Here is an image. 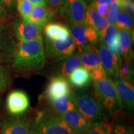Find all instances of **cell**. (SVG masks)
I'll return each mask as SVG.
<instances>
[{
  "mask_svg": "<svg viewBox=\"0 0 134 134\" xmlns=\"http://www.w3.org/2000/svg\"><path fill=\"white\" fill-rule=\"evenodd\" d=\"M12 62L13 68L20 73H31L42 69L46 63L42 36L20 42Z\"/></svg>",
  "mask_w": 134,
  "mask_h": 134,
  "instance_id": "6da1fadb",
  "label": "cell"
},
{
  "mask_svg": "<svg viewBox=\"0 0 134 134\" xmlns=\"http://www.w3.org/2000/svg\"><path fill=\"white\" fill-rule=\"evenodd\" d=\"M30 134H78L63 120L58 113L51 109L37 113L32 120Z\"/></svg>",
  "mask_w": 134,
  "mask_h": 134,
  "instance_id": "7a4b0ae2",
  "label": "cell"
},
{
  "mask_svg": "<svg viewBox=\"0 0 134 134\" xmlns=\"http://www.w3.org/2000/svg\"><path fill=\"white\" fill-rule=\"evenodd\" d=\"M76 109L91 123L104 122L105 113L93 88H86L73 92Z\"/></svg>",
  "mask_w": 134,
  "mask_h": 134,
  "instance_id": "3957f363",
  "label": "cell"
},
{
  "mask_svg": "<svg viewBox=\"0 0 134 134\" xmlns=\"http://www.w3.org/2000/svg\"><path fill=\"white\" fill-rule=\"evenodd\" d=\"M93 89L103 106L104 113L116 116L122 109V105L111 78L105 77L94 81Z\"/></svg>",
  "mask_w": 134,
  "mask_h": 134,
  "instance_id": "277c9868",
  "label": "cell"
},
{
  "mask_svg": "<svg viewBox=\"0 0 134 134\" xmlns=\"http://www.w3.org/2000/svg\"><path fill=\"white\" fill-rule=\"evenodd\" d=\"M45 53L50 61L60 62L74 52L76 44L72 37H68L65 41H51L45 38Z\"/></svg>",
  "mask_w": 134,
  "mask_h": 134,
  "instance_id": "5b68a950",
  "label": "cell"
},
{
  "mask_svg": "<svg viewBox=\"0 0 134 134\" xmlns=\"http://www.w3.org/2000/svg\"><path fill=\"white\" fill-rule=\"evenodd\" d=\"M97 48L102 66L107 74L114 78L119 76V70L122 63L120 53H113L108 47L101 42L99 43Z\"/></svg>",
  "mask_w": 134,
  "mask_h": 134,
  "instance_id": "8992f818",
  "label": "cell"
},
{
  "mask_svg": "<svg viewBox=\"0 0 134 134\" xmlns=\"http://www.w3.org/2000/svg\"><path fill=\"white\" fill-rule=\"evenodd\" d=\"M44 26L34 22L18 19L13 23V31L20 42H26L42 35V31Z\"/></svg>",
  "mask_w": 134,
  "mask_h": 134,
  "instance_id": "52a82bcc",
  "label": "cell"
},
{
  "mask_svg": "<svg viewBox=\"0 0 134 134\" xmlns=\"http://www.w3.org/2000/svg\"><path fill=\"white\" fill-rule=\"evenodd\" d=\"M87 9L88 6L84 0H65L62 12L73 24L85 25Z\"/></svg>",
  "mask_w": 134,
  "mask_h": 134,
  "instance_id": "ba28073f",
  "label": "cell"
},
{
  "mask_svg": "<svg viewBox=\"0 0 134 134\" xmlns=\"http://www.w3.org/2000/svg\"><path fill=\"white\" fill-rule=\"evenodd\" d=\"M32 120L27 117L14 115L1 122L0 134H30Z\"/></svg>",
  "mask_w": 134,
  "mask_h": 134,
  "instance_id": "9c48e42d",
  "label": "cell"
},
{
  "mask_svg": "<svg viewBox=\"0 0 134 134\" xmlns=\"http://www.w3.org/2000/svg\"><path fill=\"white\" fill-rule=\"evenodd\" d=\"M18 43L11 34L0 26V64H8L11 62L16 52Z\"/></svg>",
  "mask_w": 134,
  "mask_h": 134,
  "instance_id": "30bf717a",
  "label": "cell"
},
{
  "mask_svg": "<svg viewBox=\"0 0 134 134\" xmlns=\"http://www.w3.org/2000/svg\"><path fill=\"white\" fill-rule=\"evenodd\" d=\"M117 95L121 101L122 108L129 111L134 108V88L133 83L120 77L113 80Z\"/></svg>",
  "mask_w": 134,
  "mask_h": 134,
  "instance_id": "8fae6325",
  "label": "cell"
},
{
  "mask_svg": "<svg viewBox=\"0 0 134 134\" xmlns=\"http://www.w3.org/2000/svg\"><path fill=\"white\" fill-rule=\"evenodd\" d=\"M30 105L29 98L24 91L14 90L6 98V108L13 115H21L27 110Z\"/></svg>",
  "mask_w": 134,
  "mask_h": 134,
  "instance_id": "7c38bea8",
  "label": "cell"
},
{
  "mask_svg": "<svg viewBox=\"0 0 134 134\" xmlns=\"http://www.w3.org/2000/svg\"><path fill=\"white\" fill-rule=\"evenodd\" d=\"M71 92L67 78L58 75L50 81L43 98L46 99H51L63 95L69 94Z\"/></svg>",
  "mask_w": 134,
  "mask_h": 134,
  "instance_id": "4fadbf2b",
  "label": "cell"
},
{
  "mask_svg": "<svg viewBox=\"0 0 134 134\" xmlns=\"http://www.w3.org/2000/svg\"><path fill=\"white\" fill-rule=\"evenodd\" d=\"M68 125L76 132L81 134L91 124L77 109L69 110L63 113L58 114Z\"/></svg>",
  "mask_w": 134,
  "mask_h": 134,
  "instance_id": "5bb4252c",
  "label": "cell"
},
{
  "mask_svg": "<svg viewBox=\"0 0 134 134\" xmlns=\"http://www.w3.org/2000/svg\"><path fill=\"white\" fill-rule=\"evenodd\" d=\"M46 100L50 107V109L58 114L76 109V102L73 91L69 94L63 95L51 99Z\"/></svg>",
  "mask_w": 134,
  "mask_h": 134,
  "instance_id": "9a60e30c",
  "label": "cell"
},
{
  "mask_svg": "<svg viewBox=\"0 0 134 134\" xmlns=\"http://www.w3.org/2000/svg\"><path fill=\"white\" fill-rule=\"evenodd\" d=\"M80 59L82 65L88 71L101 66L100 57L96 45L87 46L80 52Z\"/></svg>",
  "mask_w": 134,
  "mask_h": 134,
  "instance_id": "2e32d148",
  "label": "cell"
},
{
  "mask_svg": "<svg viewBox=\"0 0 134 134\" xmlns=\"http://www.w3.org/2000/svg\"><path fill=\"white\" fill-rule=\"evenodd\" d=\"M85 25L94 28L99 32L108 26L106 18L100 15L96 8L94 3H92L88 7L85 19Z\"/></svg>",
  "mask_w": 134,
  "mask_h": 134,
  "instance_id": "e0dca14e",
  "label": "cell"
},
{
  "mask_svg": "<svg viewBox=\"0 0 134 134\" xmlns=\"http://www.w3.org/2000/svg\"><path fill=\"white\" fill-rule=\"evenodd\" d=\"M81 66L80 52H78L61 61L58 66L57 73L59 76L66 78H69L75 70L81 68Z\"/></svg>",
  "mask_w": 134,
  "mask_h": 134,
  "instance_id": "ac0fdd59",
  "label": "cell"
},
{
  "mask_svg": "<svg viewBox=\"0 0 134 134\" xmlns=\"http://www.w3.org/2000/svg\"><path fill=\"white\" fill-rule=\"evenodd\" d=\"M44 34L46 38L51 41H65L70 35L68 27L55 23L45 25Z\"/></svg>",
  "mask_w": 134,
  "mask_h": 134,
  "instance_id": "d6986e66",
  "label": "cell"
},
{
  "mask_svg": "<svg viewBox=\"0 0 134 134\" xmlns=\"http://www.w3.org/2000/svg\"><path fill=\"white\" fill-rule=\"evenodd\" d=\"M68 82L73 88L78 90L88 88L92 82L90 72L85 68H79L70 75Z\"/></svg>",
  "mask_w": 134,
  "mask_h": 134,
  "instance_id": "ffe728a7",
  "label": "cell"
},
{
  "mask_svg": "<svg viewBox=\"0 0 134 134\" xmlns=\"http://www.w3.org/2000/svg\"><path fill=\"white\" fill-rule=\"evenodd\" d=\"M132 37L133 31L122 29L119 32L120 53L124 60H132L133 58V52L132 46Z\"/></svg>",
  "mask_w": 134,
  "mask_h": 134,
  "instance_id": "44dd1931",
  "label": "cell"
},
{
  "mask_svg": "<svg viewBox=\"0 0 134 134\" xmlns=\"http://www.w3.org/2000/svg\"><path fill=\"white\" fill-rule=\"evenodd\" d=\"M53 12L50 8L42 5H37L33 7L29 17L26 21H31L45 26L52 19Z\"/></svg>",
  "mask_w": 134,
  "mask_h": 134,
  "instance_id": "7402d4cb",
  "label": "cell"
},
{
  "mask_svg": "<svg viewBox=\"0 0 134 134\" xmlns=\"http://www.w3.org/2000/svg\"><path fill=\"white\" fill-rule=\"evenodd\" d=\"M85 27V25L73 24L70 29V33L74 40L75 44L78 47L79 52L87 46H90L87 41Z\"/></svg>",
  "mask_w": 134,
  "mask_h": 134,
  "instance_id": "603a6c76",
  "label": "cell"
},
{
  "mask_svg": "<svg viewBox=\"0 0 134 134\" xmlns=\"http://www.w3.org/2000/svg\"><path fill=\"white\" fill-rule=\"evenodd\" d=\"M99 40L109 48L119 41V29L115 24L108 25L105 29L99 32Z\"/></svg>",
  "mask_w": 134,
  "mask_h": 134,
  "instance_id": "cb8c5ba5",
  "label": "cell"
},
{
  "mask_svg": "<svg viewBox=\"0 0 134 134\" xmlns=\"http://www.w3.org/2000/svg\"><path fill=\"white\" fill-rule=\"evenodd\" d=\"M115 26L119 29H126L133 31V15L127 11H119L115 20Z\"/></svg>",
  "mask_w": 134,
  "mask_h": 134,
  "instance_id": "d4e9b609",
  "label": "cell"
},
{
  "mask_svg": "<svg viewBox=\"0 0 134 134\" xmlns=\"http://www.w3.org/2000/svg\"><path fill=\"white\" fill-rule=\"evenodd\" d=\"M112 131V125L105 122L93 123L81 134H109Z\"/></svg>",
  "mask_w": 134,
  "mask_h": 134,
  "instance_id": "484cf974",
  "label": "cell"
},
{
  "mask_svg": "<svg viewBox=\"0 0 134 134\" xmlns=\"http://www.w3.org/2000/svg\"><path fill=\"white\" fill-rule=\"evenodd\" d=\"M133 64L132 60H125L122 62L119 70V75L122 79L133 83Z\"/></svg>",
  "mask_w": 134,
  "mask_h": 134,
  "instance_id": "4316f807",
  "label": "cell"
},
{
  "mask_svg": "<svg viewBox=\"0 0 134 134\" xmlns=\"http://www.w3.org/2000/svg\"><path fill=\"white\" fill-rule=\"evenodd\" d=\"M12 83V75L8 67L0 64V92L4 91Z\"/></svg>",
  "mask_w": 134,
  "mask_h": 134,
  "instance_id": "83f0119b",
  "label": "cell"
},
{
  "mask_svg": "<svg viewBox=\"0 0 134 134\" xmlns=\"http://www.w3.org/2000/svg\"><path fill=\"white\" fill-rule=\"evenodd\" d=\"M17 8L22 19L26 21L29 17L34 5L28 0H16Z\"/></svg>",
  "mask_w": 134,
  "mask_h": 134,
  "instance_id": "f1b7e54d",
  "label": "cell"
},
{
  "mask_svg": "<svg viewBox=\"0 0 134 134\" xmlns=\"http://www.w3.org/2000/svg\"><path fill=\"white\" fill-rule=\"evenodd\" d=\"M112 130L114 134H134L133 127L124 122H115L112 127Z\"/></svg>",
  "mask_w": 134,
  "mask_h": 134,
  "instance_id": "f546056e",
  "label": "cell"
},
{
  "mask_svg": "<svg viewBox=\"0 0 134 134\" xmlns=\"http://www.w3.org/2000/svg\"><path fill=\"white\" fill-rule=\"evenodd\" d=\"M109 11V14L108 15V23L109 25L115 24V20H116V18L118 15L119 13L120 7L119 4L117 3H114L111 5H110Z\"/></svg>",
  "mask_w": 134,
  "mask_h": 134,
  "instance_id": "4dcf8cb0",
  "label": "cell"
},
{
  "mask_svg": "<svg viewBox=\"0 0 134 134\" xmlns=\"http://www.w3.org/2000/svg\"><path fill=\"white\" fill-rule=\"evenodd\" d=\"M90 72L92 80H93L94 81L107 77V73L103 68V66L94 68V69L90 71Z\"/></svg>",
  "mask_w": 134,
  "mask_h": 134,
  "instance_id": "1f68e13d",
  "label": "cell"
},
{
  "mask_svg": "<svg viewBox=\"0 0 134 134\" xmlns=\"http://www.w3.org/2000/svg\"><path fill=\"white\" fill-rule=\"evenodd\" d=\"M121 11H127L133 15V2L132 0H119V1Z\"/></svg>",
  "mask_w": 134,
  "mask_h": 134,
  "instance_id": "d6a6232c",
  "label": "cell"
},
{
  "mask_svg": "<svg viewBox=\"0 0 134 134\" xmlns=\"http://www.w3.org/2000/svg\"><path fill=\"white\" fill-rule=\"evenodd\" d=\"M96 8L97 11L99 13L100 15L106 18L109 14V11L110 5L103 4H97L96 5Z\"/></svg>",
  "mask_w": 134,
  "mask_h": 134,
  "instance_id": "836d02e7",
  "label": "cell"
},
{
  "mask_svg": "<svg viewBox=\"0 0 134 134\" xmlns=\"http://www.w3.org/2000/svg\"><path fill=\"white\" fill-rule=\"evenodd\" d=\"M16 3V0H0V3L5 9H11Z\"/></svg>",
  "mask_w": 134,
  "mask_h": 134,
  "instance_id": "e575fe53",
  "label": "cell"
},
{
  "mask_svg": "<svg viewBox=\"0 0 134 134\" xmlns=\"http://www.w3.org/2000/svg\"><path fill=\"white\" fill-rule=\"evenodd\" d=\"M52 6L54 8H59L62 6L65 0H47Z\"/></svg>",
  "mask_w": 134,
  "mask_h": 134,
  "instance_id": "d590c367",
  "label": "cell"
},
{
  "mask_svg": "<svg viewBox=\"0 0 134 134\" xmlns=\"http://www.w3.org/2000/svg\"><path fill=\"white\" fill-rule=\"evenodd\" d=\"M119 0H96L94 3L95 5L103 4L111 5L114 3H119Z\"/></svg>",
  "mask_w": 134,
  "mask_h": 134,
  "instance_id": "8d00e7d4",
  "label": "cell"
},
{
  "mask_svg": "<svg viewBox=\"0 0 134 134\" xmlns=\"http://www.w3.org/2000/svg\"><path fill=\"white\" fill-rule=\"evenodd\" d=\"M7 17L6 9L0 3V23H3Z\"/></svg>",
  "mask_w": 134,
  "mask_h": 134,
  "instance_id": "74e56055",
  "label": "cell"
},
{
  "mask_svg": "<svg viewBox=\"0 0 134 134\" xmlns=\"http://www.w3.org/2000/svg\"><path fill=\"white\" fill-rule=\"evenodd\" d=\"M34 6L37 5H42V6H46L47 4V0H28Z\"/></svg>",
  "mask_w": 134,
  "mask_h": 134,
  "instance_id": "f35d334b",
  "label": "cell"
},
{
  "mask_svg": "<svg viewBox=\"0 0 134 134\" xmlns=\"http://www.w3.org/2000/svg\"><path fill=\"white\" fill-rule=\"evenodd\" d=\"M1 122L0 121V129H1Z\"/></svg>",
  "mask_w": 134,
  "mask_h": 134,
  "instance_id": "ab89813d",
  "label": "cell"
},
{
  "mask_svg": "<svg viewBox=\"0 0 134 134\" xmlns=\"http://www.w3.org/2000/svg\"><path fill=\"white\" fill-rule=\"evenodd\" d=\"M109 134H114V133H113V130H112V131L110 132V133Z\"/></svg>",
  "mask_w": 134,
  "mask_h": 134,
  "instance_id": "60d3db41",
  "label": "cell"
},
{
  "mask_svg": "<svg viewBox=\"0 0 134 134\" xmlns=\"http://www.w3.org/2000/svg\"><path fill=\"white\" fill-rule=\"evenodd\" d=\"M0 108H1V98H0Z\"/></svg>",
  "mask_w": 134,
  "mask_h": 134,
  "instance_id": "b9f144b4",
  "label": "cell"
}]
</instances>
